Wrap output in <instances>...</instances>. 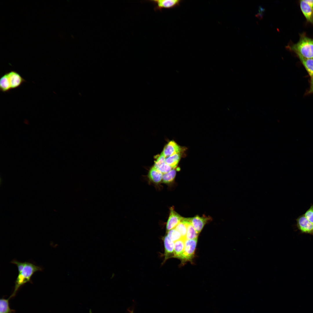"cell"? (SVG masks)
Segmentation results:
<instances>
[{
    "label": "cell",
    "mask_w": 313,
    "mask_h": 313,
    "mask_svg": "<svg viewBox=\"0 0 313 313\" xmlns=\"http://www.w3.org/2000/svg\"><path fill=\"white\" fill-rule=\"evenodd\" d=\"M25 265L23 269L18 272V275L15 282L14 291L10 296L11 298L14 297L19 289L28 282L32 283L31 280L32 276L36 272L41 271L42 268L33 263L25 262Z\"/></svg>",
    "instance_id": "obj_1"
},
{
    "label": "cell",
    "mask_w": 313,
    "mask_h": 313,
    "mask_svg": "<svg viewBox=\"0 0 313 313\" xmlns=\"http://www.w3.org/2000/svg\"><path fill=\"white\" fill-rule=\"evenodd\" d=\"M287 49L307 58L313 59V39L301 34L296 43L286 47Z\"/></svg>",
    "instance_id": "obj_2"
},
{
    "label": "cell",
    "mask_w": 313,
    "mask_h": 313,
    "mask_svg": "<svg viewBox=\"0 0 313 313\" xmlns=\"http://www.w3.org/2000/svg\"><path fill=\"white\" fill-rule=\"evenodd\" d=\"M197 241V238L186 240L184 251L179 258L182 262L190 261L192 259L194 254Z\"/></svg>",
    "instance_id": "obj_3"
},
{
    "label": "cell",
    "mask_w": 313,
    "mask_h": 313,
    "mask_svg": "<svg viewBox=\"0 0 313 313\" xmlns=\"http://www.w3.org/2000/svg\"><path fill=\"white\" fill-rule=\"evenodd\" d=\"M154 6L155 11H161L163 8L170 9L179 6L183 1L180 0H150L148 1Z\"/></svg>",
    "instance_id": "obj_4"
},
{
    "label": "cell",
    "mask_w": 313,
    "mask_h": 313,
    "mask_svg": "<svg viewBox=\"0 0 313 313\" xmlns=\"http://www.w3.org/2000/svg\"><path fill=\"white\" fill-rule=\"evenodd\" d=\"M187 148L179 145L174 140L170 141L164 146L162 153L165 157L176 154L185 153Z\"/></svg>",
    "instance_id": "obj_5"
},
{
    "label": "cell",
    "mask_w": 313,
    "mask_h": 313,
    "mask_svg": "<svg viewBox=\"0 0 313 313\" xmlns=\"http://www.w3.org/2000/svg\"><path fill=\"white\" fill-rule=\"evenodd\" d=\"M296 226L298 229L303 233L313 235V224L310 222L303 214L296 219Z\"/></svg>",
    "instance_id": "obj_6"
},
{
    "label": "cell",
    "mask_w": 313,
    "mask_h": 313,
    "mask_svg": "<svg viewBox=\"0 0 313 313\" xmlns=\"http://www.w3.org/2000/svg\"><path fill=\"white\" fill-rule=\"evenodd\" d=\"M183 218L174 211L172 207H171L170 208L169 216L166 225V230L168 231L175 228Z\"/></svg>",
    "instance_id": "obj_7"
},
{
    "label": "cell",
    "mask_w": 313,
    "mask_h": 313,
    "mask_svg": "<svg viewBox=\"0 0 313 313\" xmlns=\"http://www.w3.org/2000/svg\"><path fill=\"white\" fill-rule=\"evenodd\" d=\"M210 219V218L209 217L204 216H200L198 215L189 218L190 221L198 234L206 223Z\"/></svg>",
    "instance_id": "obj_8"
},
{
    "label": "cell",
    "mask_w": 313,
    "mask_h": 313,
    "mask_svg": "<svg viewBox=\"0 0 313 313\" xmlns=\"http://www.w3.org/2000/svg\"><path fill=\"white\" fill-rule=\"evenodd\" d=\"M11 89L17 88L26 81L17 72L11 70L7 72Z\"/></svg>",
    "instance_id": "obj_9"
},
{
    "label": "cell",
    "mask_w": 313,
    "mask_h": 313,
    "mask_svg": "<svg viewBox=\"0 0 313 313\" xmlns=\"http://www.w3.org/2000/svg\"><path fill=\"white\" fill-rule=\"evenodd\" d=\"M301 10L307 21L313 24V13L309 5L305 1H300Z\"/></svg>",
    "instance_id": "obj_10"
},
{
    "label": "cell",
    "mask_w": 313,
    "mask_h": 313,
    "mask_svg": "<svg viewBox=\"0 0 313 313\" xmlns=\"http://www.w3.org/2000/svg\"><path fill=\"white\" fill-rule=\"evenodd\" d=\"M163 239L165 248V261L171 255L173 254L174 242L171 240L167 235L164 237Z\"/></svg>",
    "instance_id": "obj_11"
},
{
    "label": "cell",
    "mask_w": 313,
    "mask_h": 313,
    "mask_svg": "<svg viewBox=\"0 0 313 313\" xmlns=\"http://www.w3.org/2000/svg\"><path fill=\"white\" fill-rule=\"evenodd\" d=\"M163 175L161 172L153 166L149 170L148 176L151 181L158 184L162 181Z\"/></svg>",
    "instance_id": "obj_12"
},
{
    "label": "cell",
    "mask_w": 313,
    "mask_h": 313,
    "mask_svg": "<svg viewBox=\"0 0 313 313\" xmlns=\"http://www.w3.org/2000/svg\"><path fill=\"white\" fill-rule=\"evenodd\" d=\"M297 56L310 77H313V59L305 58L299 55Z\"/></svg>",
    "instance_id": "obj_13"
},
{
    "label": "cell",
    "mask_w": 313,
    "mask_h": 313,
    "mask_svg": "<svg viewBox=\"0 0 313 313\" xmlns=\"http://www.w3.org/2000/svg\"><path fill=\"white\" fill-rule=\"evenodd\" d=\"M186 240L181 239L174 242V247L173 257L179 258L183 254L185 248Z\"/></svg>",
    "instance_id": "obj_14"
},
{
    "label": "cell",
    "mask_w": 313,
    "mask_h": 313,
    "mask_svg": "<svg viewBox=\"0 0 313 313\" xmlns=\"http://www.w3.org/2000/svg\"><path fill=\"white\" fill-rule=\"evenodd\" d=\"M184 154L183 153H178L166 157L165 158V163L173 168H176Z\"/></svg>",
    "instance_id": "obj_15"
},
{
    "label": "cell",
    "mask_w": 313,
    "mask_h": 313,
    "mask_svg": "<svg viewBox=\"0 0 313 313\" xmlns=\"http://www.w3.org/2000/svg\"><path fill=\"white\" fill-rule=\"evenodd\" d=\"M11 89L10 83L6 72L3 75L0 79V90L1 92H9Z\"/></svg>",
    "instance_id": "obj_16"
},
{
    "label": "cell",
    "mask_w": 313,
    "mask_h": 313,
    "mask_svg": "<svg viewBox=\"0 0 313 313\" xmlns=\"http://www.w3.org/2000/svg\"><path fill=\"white\" fill-rule=\"evenodd\" d=\"M11 298L10 296L8 299L3 298L0 300V313H16L15 310L11 309L9 306V300Z\"/></svg>",
    "instance_id": "obj_17"
},
{
    "label": "cell",
    "mask_w": 313,
    "mask_h": 313,
    "mask_svg": "<svg viewBox=\"0 0 313 313\" xmlns=\"http://www.w3.org/2000/svg\"><path fill=\"white\" fill-rule=\"evenodd\" d=\"M187 232L186 237V239H197L198 234L192 225L189 220V218H187Z\"/></svg>",
    "instance_id": "obj_18"
},
{
    "label": "cell",
    "mask_w": 313,
    "mask_h": 313,
    "mask_svg": "<svg viewBox=\"0 0 313 313\" xmlns=\"http://www.w3.org/2000/svg\"><path fill=\"white\" fill-rule=\"evenodd\" d=\"M187 218H183L175 228L180 233L182 239L185 240L187 232Z\"/></svg>",
    "instance_id": "obj_19"
},
{
    "label": "cell",
    "mask_w": 313,
    "mask_h": 313,
    "mask_svg": "<svg viewBox=\"0 0 313 313\" xmlns=\"http://www.w3.org/2000/svg\"><path fill=\"white\" fill-rule=\"evenodd\" d=\"M177 168H173L169 172L163 174L162 182L165 183H169L174 180L176 175Z\"/></svg>",
    "instance_id": "obj_20"
},
{
    "label": "cell",
    "mask_w": 313,
    "mask_h": 313,
    "mask_svg": "<svg viewBox=\"0 0 313 313\" xmlns=\"http://www.w3.org/2000/svg\"><path fill=\"white\" fill-rule=\"evenodd\" d=\"M167 232V235L169 238L174 242L182 239L180 233L175 228Z\"/></svg>",
    "instance_id": "obj_21"
},
{
    "label": "cell",
    "mask_w": 313,
    "mask_h": 313,
    "mask_svg": "<svg viewBox=\"0 0 313 313\" xmlns=\"http://www.w3.org/2000/svg\"><path fill=\"white\" fill-rule=\"evenodd\" d=\"M154 163L153 166L156 169L161 165L165 162V157L162 152L155 156Z\"/></svg>",
    "instance_id": "obj_22"
},
{
    "label": "cell",
    "mask_w": 313,
    "mask_h": 313,
    "mask_svg": "<svg viewBox=\"0 0 313 313\" xmlns=\"http://www.w3.org/2000/svg\"><path fill=\"white\" fill-rule=\"evenodd\" d=\"M303 215L310 222L313 224V204H311L310 208Z\"/></svg>",
    "instance_id": "obj_23"
},
{
    "label": "cell",
    "mask_w": 313,
    "mask_h": 313,
    "mask_svg": "<svg viewBox=\"0 0 313 313\" xmlns=\"http://www.w3.org/2000/svg\"><path fill=\"white\" fill-rule=\"evenodd\" d=\"M173 168L165 162L161 165L157 169L163 174L166 173L171 171Z\"/></svg>",
    "instance_id": "obj_24"
},
{
    "label": "cell",
    "mask_w": 313,
    "mask_h": 313,
    "mask_svg": "<svg viewBox=\"0 0 313 313\" xmlns=\"http://www.w3.org/2000/svg\"><path fill=\"white\" fill-rule=\"evenodd\" d=\"M265 9L261 6L259 5L258 7V11L257 13L255 14V16L258 19H261L263 18Z\"/></svg>",
    "instance_id": "obj_25"
},
{
    "label": "cell",
    "mask_w": 313,
    "mask_h": 313,
    "mask_svg": "<svg viewBox=\"0 0 313 313\" xmlns=\"http://www.w3.org/2000/svg\"><path fill=\"white\" fill-rule=\"evenodd\" d=\"M307 93L308 94L313 93V77H311L310 88Z\"/></svg>",
    "instance_id": "obj_26"
},
{
    "label": "cell",
    "mask_w": 313,
    "mask_h": 313,
    "mask_svg": "<svg viewBox=\"0 0 313 313\" xmlns=\"http://www.w3.org/2000/svg\"><path fill=\"white\" fill-rule=\"evenodd\" d=\"M309 5L313 13V0H305Z\"/></svg>",
    "instance_id": "obj_27"
},
{
    "label": "cell",
    "mask_w": 313,
    "mask_h": 313,
    "mask_svg": "<svg viewBox=\"0 0 313 313\" xmlns=\"http://www.w3.org/2000/svg\"><path fill=\"white\" fill-rule=\"evenodd\" d=\"M131 313H133V312H131Z\"/></svg>",
    "instance_id": "obj_28"
}]
</instances>
